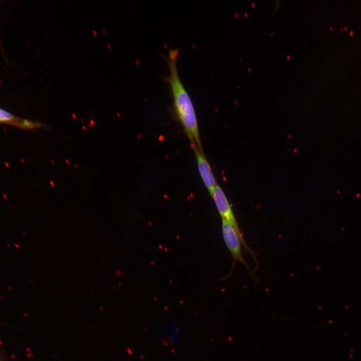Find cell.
Wrapping results in <instances>:
<instances>
[{
	"mask_svg": "<svg viewBox=\"0 0 361 361\" xmlns=\"http://www.w3.org/2000/svg\"><path fill=\"white\" fill-rule=\"evenodd\" d=\"M179 54L178 48L170 50L164 58L169 74L163 79L169 85L173 108L177 117L183 124L192 145L202 150L198 124L195 108L188 92L178 75L177 61Z\"/></svg>",
	"mask_w": 361,
	"mask_h": 361,
	"instance_id": "6da1fadb",
	"label": "cell"
},
{
	"mask_svg": "<svg viewBox=\"0 0 361 361\" xmlns=\"http://www.w3.org/2000/svg\"><path fill=\"white\" fill-rule=\"evenodd\" d=\"M214 201L216 206L217 209L222 218V220H225L229 223L235 229L239 236L240 237L242 245L253 256L254 260L253 251L248 247L243 238L242 234L240 230L239 227L232 211L231 205L224 194L222 188L217 185L212 194Z\"/></svg>",
	"mask_w": 361,
	"mask_h": 361,
	"instance_id": "7a4b0ae2",
	"label": "cell"
},
{
	"mask_svg": "<svg viewBox=\"0 0 361 361\" xmlns=\"http://www.w3.org/2000/svg\"><path fill=\"white\" fill-rule=\"evenodd\" d=\"M222 231L224 240L233 258V267L238 262H241L249 271V268L242 255L241 240L235 229L228 222L222 220Z\"/></svg>",
	"mask_w": 361,
	"mask_h": 361,
	"instance_id": "3957f363",
	"label": "cell"
},
{
	"mask_svg": "<svg viewBox=\"0 0 361 361\" xmlns=\"http://www.w3.org/2000/svg\"><path fill=\"white\" fill-rule=\"evenodd\" d=\"M195 154L197 165L202 179L211 195L217 186L211 168L204 156L203 150L197 146L192 147Z\"/></svg>",
	"mask_w": 361,
	"mask_h": 361,
	"instance_id": "277c9868",
	"label": "cell"
},
{
	"mask_svg": "<svg viewBox=\"0 0 361 361\" xmlns=\"http://www.w3.org/2000/svg\"><path fill=\"white\" fill-rule=\"evenodd\" d=\"M0 361H1V359H0Z\"/></svg>",
	"mask_w": 361,
	"mask_h": 361,
	"instance_id": "5b68a950",
	"label": "cell"
}]
</instances>
